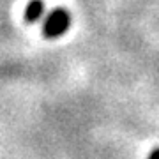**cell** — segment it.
Segmentation results:
<instances>
[{
	"label": "cell",
	"instance_id": "3",
	"mask_svg": "<svg viewBox=\"0 0 159 159\" xmlns=\"http://www.w3.org/2000/svg\"><path fill=\"white\" fill-rule=\"evenodd\" d=\"M148 159H159V147H157V148H154L152 152L148 154Z\"/></svg>",
	"mask_w": 159,
	"mask_h": 159
},
{
	"label": "cell",
	"instance_id": "2",
	"mask_svg": "<svg viewBox=\"0 0 159 159\" xmlns=\"http://www.w3.org/2000/svg\"><path fill=\"white\" fill-rule=\"evenodd\" d=\"M46 16V7L43 0H32L25 7V21L27 23H37L44 20Z\"/></svg>",
	"mask_w": 159,
	"mask_h": 159
},
{
	"label": "cell",
	"instance_id": "1",
	"mask_svg": "<svg viewBox=\"0 0 159 159\" xmlns=\"http://www.w3.org/2000/svg\"><path fill=\"white\" fill-rule=\"evenodd\" d=\"M71 27V14L67 9L58 7L48 12L43 20V34L48 39H58L62 37Z\"/></svg>",
	"mask_w": 159,
	"mask_h": 159
}]
</instances>
